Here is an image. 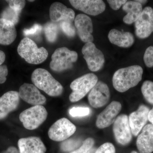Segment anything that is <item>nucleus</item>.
Instances as JSON below:
<instances>
[{
	"instance_id": "obj_1",
	"label": "nucleus",
	"mask_w": 153,
	"mask_h": 153,
	"mask_svg": "<svg viewBox=\"0 0 153 153\" xmlns=\"http://www.w3.org/2000/svg\"><path fill=\"white\" fill-rule=\"evenodd\" d=\"M143 72L142 67L138 65L118 69L113 76L114 87L119 92H125L139 83L142 79Z\"/></svg>"
},
{
	"instance_id": "obj_2",
	"label": "nucleus",
	"mask_w": 153,
	"mask_h": 153,
	"mask_svg": "<svg viewBox=\"0 0 153 153\" xmlns=\"http://www.w3.org/2000/svg\"><path fill=\"white\" fill-rule=\"evenodd\" d=\"M31 79L36 87L50 96H59L63 93V86L46 69L38 68L34 70Z\"/></svg>"
},
{
	"instance_id": "obj_3",
	"label": "nucleus",
	"mask_w": 153,
	"mask_h": 153,
	"mask_svg": "<svg viewBox=\"0 0 153 153\" xmlns=\"http://www.w3.org/2000/svg\"><path fill=\"white\" fill-rule=\"evenodd\" d=\"M19 55L30 64H38L47 59L48 52L44 47L38 48L36 43L29 38H25L17 49Z\"/></svg>"
},
{
	"instance_id": "obj_4",
	"label": "nucleus",
	"mask_w": 153,
	"mask_h": 153,
	"mask_svg": "<svg viewBox=\"0 0 153 153\" xmlns=\"http://www.w3.org/2000/svg\"><path fill=\"white\" fill-rule=\"evenodd\" d=\"M98 82L97 76L93 73H88L78 77L72 82L70 88L72 90L69 100L76 102L83 98Z\"/></svg>"
},
{
	"instance_id": "obj_5",
	"label": "nucleus",
	"mask_w": 153,
	"mask_h": 153,
	"mask_svg": "<svg viewBox=\"0 0 153 153\" xmlns=\"http://www.w3.org/2000/svg\"><path fill=\"white\" fill-rule=\"evenodd\" d=\"M78 55L66 47H61L55 50L52 56L50 67L53 71L61 72L70 69L76 62Z\"/></svg>"
},
{
	"instance_id": "obj_6",
	"label": "nucleus",
	"mask_w": 153,
	"mask_h": 153,
	"mask_svg": "<svg viewBox=\"0 0 153 153\" xmlns=\"http://www.w3.org/2000/svg\"><path fill=\"white\" fill-rule=\"evenodd\" d=\"M48 113L42 105H35L22 111L19 119L25 128L28 130L36 129L46 120Z\"/></svg>"
},
{
	"instance_id": "obj_7",
	"label": "nucleus",
	"mask_w": 153,
	"mask_h": 153,
	"mask_svg": "<svg viewBox=\"0 0 153 153\" xmlns=\"http://www.w3.org/2000/svg\"><path fill=\"white\" fill-rule=\"evenodd\" d=\"M76 130L74 125L66 118H62L51 126L48 136L50 139L55 141H63L73 135Z\"/></svg>"
},
{
	"instance_id": "obj_8",
	"label": "nucleus",
	"mask_w": 153,
	"mask_h": 153,
	"mask_svg": "<svg viewBox=\"0 0 153 153\" xmlns=\"http://www.w3.org/2000/svg\"><path fill=\"white\" fill-rule=\"evenodd\" d=\"M82 52L91 71H97L103 67L105 60L104 55L93 43H85L82 47Z\"/></svg>"
},
{
	"instance_id": "obj_9",
	"label": "nucleus",
	"mask_w": 153,
	"mask_h": 153,
	"mask_svg": "<svg viewBox=\"0 0 153 153\" xmlns=\"http://www.w3.org/2000/svg\"><path fill=\"white\" fill-rule=\"evenodd\" d=\"M135 32L138 38L145 39L153 32V9L146 7L143 9L138 19L135 22Z\"/></svg>"
},
{
	"instance_id": "obj_10",
	"label": "nucleus",
	"mask_w": 153,
	"mask_h": 153,
	"mask_svg": "<svg viewBox=\"0 0 153 153\" xmlns=\"http://www.w3.org/2000/svg\"><path fill=\"white\" fill-rule=\"evenodd\" d=\"M113 131L116 140L120 144H128L131 141L132 133L128 118L122 114L117 118L114 123Z\"/></svg>"
},
{
	"instance_id": "obj_11",
	"label": "nucleus",
	"mask_w": 153,
	"mask_h": 153,
	"mask_svg": "<svg viewBox=\"0 0 153 153\" xmlns=\"http://www.w3.org/2000/svg\"><path fill=\"white\" fill-rule=\"evenodd\" d=\"M110 96L108 86L102 81L97 82L88 95V102L95 108L104 106L109 101Z\"/></svg>"
},
{
	"instance_id": "obj_12",
	"label": "nucleus",
	"mask_w": 153,
	"mask_h": 153,
	"mask_svg": "<svg viewBox=\"0 0 153 153\" xmlns=\"http://www.w3.org/2000/svg\"><path fill=\"white\" fill-rule=\"evenodd\" d=\"M49 16L51 22L59 25L63 22L73 23L75 19V13L62 3H53L49 10Z\"/></svg>"
},
{
	"instance_id": "obj_13",
	"label": "nucleus",
	"mask_w": 153,
	"mask_h": 153,
	"mask_svg": "<svg viewBox=\"0 0 153 153\" xmlns=\"http://www.w3.org/2000/svg\"><path fill=\"white\" fill-rule=\"evenodd\" d=\"M74 25L79 38L83 42H93V24L90 17L87 15L79 14L74 19Z\"/></svg>"
},
{
	"instance_id": "obj_14",
	"label": "nucleus",
	"mask_w": 153,
	"mask_h": 153,
	"mask_svg": "<svg viewBox=\"0 0 153 153\" xmlns=\"http://www.w3.org/2000/svg\"><path fill=\"white\" fill-rule=\"evenodd\" d=\"M19 93L20 98L34 106L42 105L47 101L46 97L41 94L38 88L33 84L24 83L20 86Z\"/></svg>"
},
{
	"instance_id": "obj_15",
	"label": "nucleus",
	"mask_w": 153,
	"mask_h": 153,
	"mask_svg": "<svg viewBox=\"0 0 153 153\" xmlns=\"http://www.w3.org/2000/svg\"><path fill=\"white\" fill-rule=\"evenodd\" d=\"M69 1L74 8L91 16L100 15L105 10L106 7L102 0H70Z\"/></svg>"
},
{
	"instance_id": "obj_16",
	"label": "nucleus",
	"mask_w": 153,
	"mask_h": 153,
	"mask_svg": "<svg viewBox=\"0 0 153 153\" xmlns=\"http://www.w3.org/2000/svg\"><path fill=\"white\" fill-rule=\"evenodd\" d=\"M121 108L120 102H112L97 117L96 123L97 126L99 128H104L111 125L114 122Z\"/></svg>"
},
{
	"instance_id": "obj_17",
	"label": "nucleus",
	"mask_w": 153,
	"mask_h": 153,
	"mask_svg": "<svg viewBox=\"0 0 153 153\" xmlns=\"http://www.w3.org/2000/svg\"><path fill=\"white\" fill-rule=\"evenodd\" d=\"M149 111L148 107L142 105L136 111H134L130 115L128 118L129 123L132 134L134 136L139 134L147 123Z\"/></svg>"
},
{
	"instance_id": "obj_18",
	"label": "nucleus",
	"mask_w": 153,
	"mask_h": 153,
	"mask_svg": "<svg viewBox=\"0 0 153 153\" xmlns=\"http://www.w3.org/2000/svg\"><path fill=\"white\" fill-rule=\"evenodd\" d=\"M20 102L19 92L10 91L0 97V120L5 118L10 113L16 109Z\"/></svg>"
},
{
	"instance_id": "obj_19",
	"label": "nucleus",
	"mask_w": 153,
	"mask_h": 153,
	"mask_svg": "<svg viewBox=\"0 0 153 153\" xmlns=\"http://www.w3.org/2000/svg\"><path fill=\"white\" fill-rule=\"evenodd\" d=\"M20 153H45L47 148L40 138H22L18 143Z\"/></svg>"
},
{
	"instance_id": "obj_20",
	"label": "nucleus",
	"mask_w": 153,
	"mask_h": 153,
	"mask_svg": "<svg viewBox=\"0 0 153 153\" xmlns=\"http://www.w3.org/2000/svg\"><path fill=\"white\" fill-rule=\"evenodd\" d=\"M137 146L140 153H152L153 152V125L145 126L139 135L137 140Z\"/></svg>"
},
{
	"instance_id": "obj_21",
	"label": "nucleus",
	"mask_w": 153,
	"mask_h": 153,
	"mask_svg": "<svg viewBox=\"0 0 153 153\" xmlns=\"http://www.w3.org/2000/svg\"><path fill=\"white\" fill-rule=\"evenodd\" d=\"M108 38L111 44L123 48L131 47L134 42V38L131 33L121 32L116 29L110 31Z\"/></svg>"
},
{
	"instance_id": "obj_22",
	"label": "nucleus",
	"mask_w": 153,
	"mask_h": 153,
	"mask_svg": "<svg viewBox=\"0 0 153 153\" xmlns=\"http://www.w3.org/2000/svg\"><path fill=\"white\" fill-rule=\"evenodd\" d=\"M15 25L8 20L0 19V44L10 45L16 40L17 31Z\"/></svg>"
},
{
	"instance_id": "obj_23",
	"label": "nucleus",
	"mask_w": 153,
	"mask_h": 153,
	"mask_svg": "<svg viewBox=\"0 0 153 153\" xmlns=\"http://www.w3.org/2000/svg\"><path fill=\"white\" fill-rule=\"evenodd\" d=\"M122 9L127 13L124 17L123 21L127 25L135 23L143 10L142 5L136 1H127L123 6Z\"/></svg>"
},
{
	"instance_id": "obj_24",
	"label": "nucleus",
	"mask_w": 153,
	"mask_h": 153,
	"mask_svg": "<svg viewBox=\"0 0 153 153\" xmlns=\"http://www.w3.org/2000/svg\"><path fill=\"white\" fill-rule=\"evenodd\" d=\"M59 27L52 22H48L44 27V31L47 41L53 43L57 40Z\"/></svg>"
},
{
	"instance_id": "obj_25",
	"label": "nucleus",
	"mask_w": 153,
	"mask_h": 153,
	"mask_svg": "<svg viewBox=\"0 0 153 153\" xmlns=\"http://www.w3.org/2000/svg\"><path fill=\"white\" fill-rule=\"evenodd\" d=\"M141 91L146 100L153 104V82L150 80L145 81L142 86Z\"/></svg>"
},
{
	"instance_id": "obj_26",
	"label": "nucleus",
	"mask_w": 153,
	"mask_h": 153,
	"mask_svg": "<svg viewBox=\"0 0 153 153\" xmlns=\"http://www.w3.org/2000/svg\"><path fill=\"white\" fill-rule=\"evenodd\" d=\"M81 141L79 139H70L63 141L60 144L61 150L65 152H71L81 146Z\"/></svg>"
},
{
	"instance_id": "obj_27",
	"label": "nucleus",
	"mask_w": 153,
	"mask_h": 153,
	"mask_svg": "<svg viewBox=\"0 0 153 153\" xmlns=\"http://www.w3.org/2000/svg\"><path fill=\"white\" fill-rule=\"evenodd\" d=\"M19 15L20 13L9 7L4 10L1 17V19L8 20L16 25L19 22Z\"/></svg>"
},
{
	"instance_id": "obj_28",
	"label": "nucleus",
	"mask_w": 153,
	"mask_h": 153,
	"mask_svg": "<svg viewBox=\"0 0 153 153\" xmlns=\"http://www.w3.org/2000/svg\"><path fill=\"white\" fill-rule=\"evenodd\" d=\"M90 109L85 107H74L69 110V113L72 117L86 116L90 113Z\"/></svg>"
},
{
	"instance_id": "obj_29",
	"label": "nucleus",
	"mask_w": 153,
	"mask_h": 153,
	"mask_svg": "<svg viewBox=\"0 0 153 153\" xmlns=\"http://www.w3.org/2000/svg\"><path fill=\"white\" fill-rule=\"evenodd\" d=\"M65 35L69 37H74L76 33V29L75 27L73 26V24L69 22H63L58 25Z\"/></svg>"
},
{
	"instance_id": "obj_30",
	"label": "nucleus",
	"mask_w": 153,
	"mask_h": 153,
	"mask_svg": "<svg viewBox=\"0 0 153 153\" xmlns=\"http://www.w3.org/2000/svg\"><path fill=\"white\" fill-rule=\"evenodd\" d=\"M94 143L93 139L91 138H88L83 141L80 147L69 153H86L91 148H93Z\"/></svg>"
},
{
	"instance_id": "obj_31",
	"label": "nucleus",
	"mask_w": 153,
	"mask_h": 153,
	"mask_svg": "<svg viewBox=\"0 0 153 153\" xmlns=\"http://www.w3.org/2000/svg\"><path fill=\"white\" fill-rule=\"evenodd\" d=\"M6 1L9 4L10 8L20 14L26 5V1L24 0H9Z\"/></svg>"
},
{
	"instance_id": "obj_32",
	"label": "nucleus",
	"mask_w": 153,
	"mask_h": 153,
	"mask_svg": "<svg viewBox=\"0 0 153 153\" xmlns=\"http://www.w3.org/2000/svg\"><path fill=\"white\" fill-rule=\"evenodd\" d=\"M145 65L149 68L153 67V46L147 48L143 56Z\"/></svg>"
},
{
	"instance_id": "obj_33",
	"label": "nucleus",
	"mask_w": 153,
	"mask_h": 153,
	"mask_svg": "<svg viewBox=\"0 0 153 153\" xmlns=\"http://www.w3.org/2000/svg\"><path fill=\"white\" fill-rule=\"evenodd\" d=\"M42 30V27L41 25L36 24L30 29H25L23 31V33L25 36L33 37L37 36L41 33Z\"/></svg>"
},
{
	"instance_id": "obj_34",
	"label": "nucleus",
	"mask_w": 153,
	"mask_h": 153,
	"mask_svg": "<svg viewBox=\"0 0 153 153\" xmlns=\"http://www.w3.org/2000/svg\"><path fill=\"white\" fill-rule=\"evenodd\" d=\"M95 153H115V149L112 144L105 143L96 149Z\"/></svg>"
},
{
	"instance_id": "obj_35",
	"label": "nucleus",
	"mask_w": 153,
	"mask_h": 153,
	"mask_svg": "<svg viewBox=\"0 0 153 153\" xmlns=\"http://www.w3.org/2000/svg\"><path fill=\"white\" fill-rule=\"evenodd\" d=\"M127 1L126 0H108V3L110 7L114 10H117L120 9L122 6Z\"/></svg>"
},
{
	"instance_id": "obj_36",
	"label": "nucleus",
	"mask_w": 153,
	"mask_h": 153,
	"mask_svg": "<svg viewBox=\"0 0 153 153\" xmlns=\"http://www.w3.org/2000/svg\"><path fill=\"white\" fill-rule=\"evenodd\" d=\"M8 74L7 67L6 65L0 66V84H2L7 80V76Z\"/></svg>"
},
{
	"instance_id": "obj_37",
	"label": "nucleus",
	"mask_w": 153,
	"mask_h": 153,
	"mask_svg": "<svg viewBox=\"0 0 153 153\" xmlns=\"http://www.w3.org/2000/svg\"><path fill=\"white\" fill-rule=\"evenodd\" d=\"M0 153H20V152L15 147L10 146L8 148L6 151Z\"/></svg>"
},
{
	"instance_id": "obj_38",
	"label": "nucleus",
	"mask_w": 153,
	"mask_h": 153,
	"mask_svg": "<svg viewBox=\"0 0 153 153\" xmlns=\"http://www.w3.org/2000/svg\"><path fill=\"white\" fill-rule=\"evenodd\" d=\"M6 55L4 52L0 50V66L2 64L5 60Z\"/></svg>"
},
{
	"instance_id": "obj_39",
	"label": "nucleus",
	"mask_w": 153,
	"mask_h": 153,
	"mask_svg": "<svg viewBox=\"0 0 153 153\" xmlns=\"http://www.w3.org/2000/svg\"><path fill=\"white\" fill-rule=\"evenodd\" d=\"M148 119H149V120L153 125V107L149 112Z\"/></svg>"
},
{
	"instance_id": "obj_40",
	"label": "nucleus",
	"mask_w": 153,
	"mask_h": 153,
	"mask_svg": "<svg viewBox=\"0 0 153 153\" xmlns=\"http://www.w3.org/2000/svg\"><path fill=\"white\" fill-rule=\"evenodd\" d=\"M96 151V149L95 148H92L86 153H95Z\"/></svg>"
},
{
	"instance_id": "obj_41",
	"label": "nucleus",
	"mask_w": 153,
	"mask_h": 153,
	"mask_svg": "<svg viewBox=\"0 0 153 153\" xmlns=\"http://www.w3.org/2000/svg\"><path fill=\"white\" fill-rule=\"evenodd\" d=\"M137 2H138L140 3V4H141L142 5V4H145L148 1H136Z\"/></svg>"
},
{
	"instance_id": "obj_42",
	"label": "nucleus",
	"mask_w": 153,
	"mask_h": 153,
	"mask_svg": "<svg viewBox=\"0 0 153 153\" xmlns=\"http://www.w3.org/2000/svg\"><path fill=\"white\" fill-rule=\"evenodd\" d=\"M131 153H138L136 152H135V151H134V152H131Z\"/></svg>"
},
{
	"instance_id": "obj_43",
	"label": "nucleus",
	"mask_w": 153,
	"mask_h": 153,
	"mask_svg": "<svg viewBox=\"0 0 153 153\" xmlns=\"http://www.w3.org/2000/svg\"></svg>"
}]
</instances>
